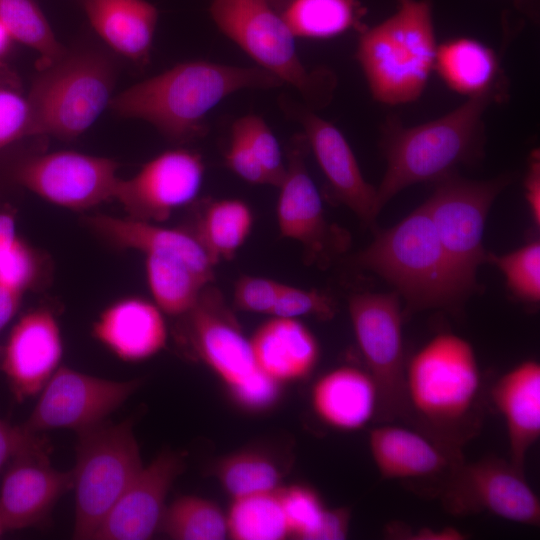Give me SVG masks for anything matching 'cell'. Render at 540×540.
I'll use <instances>...</instances> for the list:
<instances>
[{"label": "cell", "mask_w": 540, "mask_h": 540, "mask_svg": "<svg viewBox=\"0 0 540 540\" xmlns=\"http://www.w3.org/2000/svg\"><path fill=\"white\" fill-rule=\"evenodd\" d=\"M482 392L471 344L441 333L406 361L401 419L439 442L463 449L480 432Z\"/></svg>", "instance_id": "cell-1"}, {"label": "cell", "mask_w": 540, "mask_h": 540, "mask_svg": "<svg viewBox=\"0 0 540 540\" xmlns=\"http://www.w3.org/2000/svg\"><path fill=\"white\" fill-rule=\"evenodd\" d=\"M283 82L256 67L188 61L134 84L113 96L119 116L146 121L165 138L186 143L204 136L209 112L244 89H271Z\"/></svg>", "instance_id": "cell-2"}, {"label": "cell", "mask_w": 540, "mask_h": 540, "mask_svg": "<svg viewBox=\"0 0 540 540\" xmlns=\"http://www.w3.org/2000/svg\"><path fill=\"white\" fill-rule=\"evenodd\" d=\"M498 96L495 91L470 97L448 114L413 127L389 119L382 133L387 167L376 188L377 215L406 187L438 181L458 164L478 158L484 140L483 115Z\"/></svg>", "instance_id": "cell-3"}, {"label": "cell", "mask_w": 540, "mask_h": 540, "mask_svg": "<svg viewBox=\"0 0 540 540\" xmlns=\"http://www.w3.org/2000/svg\"><path fill=\"white\" fill-rule=\"evenodd\" d=\"M355 262L394 286L406 312L456 311L472 292L446 255L425 203L392 228L377 232Z\"/></svg>", "instance_id": "cell-4"}, {"label": "cell", "mask_w": 540, "mask_h": 540, "mask_svg": "<svg viewBox=\"0 0 540 540\" xmlns=\"http://www.w3.org/2000/svg\"><path fill=\"white\" fill-rule=\"evenodd\" d=\"M437 43L429 0H408L381 23L360 31L356 59L373 98L412 102L434 69Z\"/></svg>", "instance_id": "cell-5"}, {"label": "cell", "mask_w": 540, "mask_h": 540, "mask_svg": "<svg viewBox=\"0 0 540 540\" xmlns=\"http://www.w3.org/2000/svg\"><path fill=\"white\" fill-rule=\"evenodd\" d=\"M28 101L31 136L75 139L88 130L113 98L116 71L100 52H66L40 69Z\"/></svg>", "instance_id": "cell-6"}, {"label": "cell", "mask_w": 540, "mask_h": 540, "mask_svg": "<svg viewBox=\"0 0 540 540\" xmlns=\"http://www.w3.org/2000/svg\"><path fill=\"white\" fill-rule=\"evenodd\" d=\"M217 28L250 56L257 66L294 87L311 109L326 105L335 86L325 69L309 71L301 62L295 36L281 13L267 0H212Z\"/></svg>", "instance_id": "cell-7"}, {"label": "cell", "mask_w": 540, "mask_h": 540, "mask_svg": "<svg viewBox=\"0 0 540 540\" xmlns=\"http://www.w3.org/2000/svg\"><path fill=\"white\" fill-rule=\"evenodd\" d=\"M131 419L107 420L77 432L72 472L75 495L73 538L93 539L104 518L142 469Z\"/></svg>", "instance_id": "cell-8"}, {"label": "cell", "mask_w": 540, "mask_h": 540, "mask_svg": "<svg viewBox=\"0 0 540 540\" xmlns=\"http://www.w3.org/2000/svg\"><path fill=\"white\" fill-rule=\"evenodd\" d=\"M349 315L366 371L378 391L376 422L401 419L406 360L399 296L359 293L349 300Z\"/></svg>", "instance_id": "cell-9"}, {"label": "cell", "mask_w": 540, "mask_h": 540, "mask_svg": "<svg viewBox=\"0 0 540 540\" xmlns=\"http://www.w3.org/2000/svg\"><path fill=\"white\" fill-rule=\"evenodd\" d=\"M508 182L506 176L474 181L452 172L437 181L432 196L425 202L446 255L472 291L478 267L488 260L483 247L486 218Z\"/></svg>", "instance_id": "cell-10"}, {"label": "cell", "mask_w": 540, "mask_h": 540, "mask_svg": "<svg viewBox=\"0 0 540 540\" xmlns=\"http://www.w3.org/2000/svg\"><path fill=\"white\" fill-rule=\"evenodd\" d=\"M437 498L453 516L486 512L518 524H540V500L524 470L497 456L473 462L464 460Z\"/></svg>", "instance_id": "cell-11"}, {"label": "cell", "mask_w": 540, "mask_h": 540, "mask_svg": "<svg viewBox=\"0 0 540 540\" xmlns=\"http://www.w3.org/2000/svg\"><path fill=\"white\" fill-rule=\"evenodd\" d=\"M118 168L107 157L63 150L20 160L12 179L56 206L84 211L114 199Z\"/></svg>", "instance_id": "cell-12"}, {"label": "cell", "mask_w": 540, "mask_h": 540, "mask_svg": "<svg viewBox=\"0 0 540 540\" xmlns=\"http://www.w3.org/2000/svg\"><path fill=\"white\" fill-rule=\"evenodd\" d=\"M140 379L114 381L60 366L39 392L26 429L76 432L93 427L117 410L141 385Z\"/></svg>", "instance_id": "cell-13"}, {"label": "cell", "mask_w": 540, "mask_h": 540, "mask_svg": "<svg viewBox=\"0 0 540 540\" xmlns=\"http://www.w3.org/2000/svg\"><path fill=\"white\" fill-rule=\"evenodd\" d=\"M305 136L296 135L288 149L284 177L279 184L277 224L280 235L299 242L310 263H327L348 246V237L325 218L320 194L305 165Z\"/></svg>", "instance_id": "cell-14"}, {"label": "cell", "mask_w": 540, "mask_h": 540, "mask_svg": "<svg viewBox=\"0 0 540 540\" xmlns=\"http://www.w3.org/2000/svg\"><path fill=\"white\" fill-rule=\"evenodd\" d=\"M369 449L381 477L415 492L438 497L465 460L462 449L439 442L411 426L380 423L370 430Z\"/></svg>", "instance_id": "cell-15"}, {"label": "cell", "mask_w": 540, "mask_h": 540, "mask_svg": "<svg viewBox=\"0 0 540 540\" xmlns=\"http://www.w3.org/2000/svg\"><path fill=\"white\" fill-rule=\"evenodd\" d=\"M202 157L187 149L165 151L132 177L120 178L114 199L133 219L161 223L198 195L203 177Z\"/></svg>", "instance_id": "cell-16"}, {"label": "cell", "mask_w": 540, "mask_h": 540, "mask_svg": "<svg viewBox=\"0 0 540 540\" xmlns=\"http://www.w3.org/2000/svg\"><path fill=\"white\" fill-rule=\"evenodd\" d=\"M51 445L43 435L9 462L0 486L5 530L44 526L57 501L72 489V472L50 462Z\"/></svg>", "instance_id": "cell-17"}, {"label": "cell", "mask_w": 540, "mask_h": 540, "mask_svg": "<svg viewBox=\"0 0 540 540\" xmlns=\"http://www.w3.org/2000/svg\"><path fill=\"white\" fill-rule=\"evenodd\" d=\"M181 317L184 341L228 388L258 369L250 340L215 287L208 284L195 305Z\"/></svg>", "instance_id": "cell-18"}, {"label": "cell", "mask_w": 540, "mask_h": 540, "mask_svg": "<svg viewBox=\"0 0 540 540\" xmlns=\"http://www.w3.org/2000/svg\"><path fill=\"white\" fill-rule=\"evenodd\" d=\"M287 115L303 128V135L323 172L334 197L362 222L370 225L377 216L376 188L363 177L356 157L341 131L306 105L281 100Z\"/></svg>", "instance_id": "cell-19"}, {"label": "cell", "mask_w": 540, "mask_h": 540, "mask_svg": "<svg viewBox=\"0 0 540 540\" xmlns=\"http://www.w3.org/2000/svg\"><path fill=\"white\" fill-rule=\"evenodd\" d=\"M63 340L59 322L47 307L24 313L2 346L0 370L18 402L33 397L61 366Z\"/></svg>", "instance_id": "cell-20"}, {"label": "cell", "mask_w": 540, "mask_h": 540, "mask_svg": "<svg viewBox=\"0 0 540 540\" xmlns=\"http://www.w3.org/2000/svg\"><path fill=\"white\" fill-rule=\"evenodd\" d=\"M185 467V454L163 450L137 473L93 539L146 540L160 528L166 496Z\"/></svg>", "instance_id": "cell-21"}, {"label": "cell", "mask_w": 540, "mask_h": 540, "mask_svg": "<svg viewBox=\"0 0 540 540\" xmlns=\"http://www.w3.org/2000/svg\"><path fill=\"white\" fill-rule=\"evenodd\" d=\"M92 335L120 360L140 362L165 347L167 326L154 302L131 296L107 306L94 322Z\"/></svg>", "instance_id": "cell-22"}, {"label": "cell", "mask_w": 540, "mask_h": 540, "mask_svg": "<svg viewBox=\"0 0 540 540\" xmlns=\"http://www.w3.org/2000/svg\"><path fill=\"white\" fill-rule=\"evenodd\" d=\"M491 400L507 429L509 461L524 470L528 451L540 437V365L526 360L497 379Z\"/></svg>", "instance_id": "cell-23"}, {"label": "cell", "mask_w": 540, "mask_h": 540, "mask_svg": "<svg viewBox=\"0 0 540 540\" xmlns=\"http://www.w3.org/2000/svg\"><path fill=\"white\" fill-rule=\"evenodd\" d=\"M311 402L326 425L341 431H357L376 420L379 399L366 369L342 366L316 381Z\"/></svg>", "instance_id": "cell-24"}, {"label": "cell", "mask_w": 540, "mask_h": 540, "mask_svg": "<svg viewBox=\"0 0 540 540\" xmlns=\"http://www.w3.org/2000/svg\"><path fill=\"white\" fill-rule=\"evenodd\" d=\"M87 222L96 233L117 248L137 250L144 255H175L213 279L215 264L194 234L128 216L121 218L99 214L89 217Z\"/></svg>", "instance_id": "cell-25"}, {"label": "cell", "mask_w": 540, "mask_h": 540, "mask_svg": "<svg viewBox=\"0 0 540 540\" xmlns=\"http://www.w3.org/2000/svg\"><path fill=\"white\" fill-rule=\"evenodd\" d=\"M257 367L283 383L306 378L319 359V345L311 331L295 318L274 317L250 340Z\"/></svg>", "instance_id": "cell-26"}, {"label": "cell", "mask_w": 540, "mask_h": 540, "mask_svg": "<svg viewBox=\"0 0 540 540\" xmlns=\"http://www.w3.org/2000/svg\"><path fill=\"white\" fill-rule=\"evenodd\" d=\"M98 35L117 53L143 64L152 48L157 8L146 0H80Z\"/></svg>", "instance_id": "cell-27"}, {"label": "cell", "mask_w": 540, "mask_h": 540, "mask_svg": "<svg viewBox=\"0 0 540 540\" xmlns=\"http://www.w3.org/2000/svg\"><path fill=\"white\" fill-rule=\"evenodd\" d=\"M434 68L450 89L468 98L498 91L496 54L475 39L460 37L438 45Z\"/></svg>", "instance_id": "cell-28"}, {"label": "cell", "mask_w": 540, "mask_h": 540, "mask_svg": "<svg viewBox=\"0 0 540 540\" xmlns=\"http://www.w3.org/2000/svg\"><path fill=\"white\" fill-rule=\"evenodd\" d=\"M145 273L154 303L168 315L181 317L197 302L212 279L180 257L146 254Z\"/></svg>", "instance_id": "cell-29"}, {"label": "cell", "mask_w": 540, "mask_h": 540, "mask_svg": "<svg viewBox=\"0 0 540 540\" xmlns=\"http://www.w3.org/2000/svg\"><path fill=\"white\" fill-rule=\"evenodd\" d=\"M280 13L295 38L328 39L364 29L358 0H288Z\"/></svg>", "instance_id": "cell-30"}, {"label": "cell", "mask_w": 540, "mask_h": 540, "mask_svg": "<svg viewBox=\"0 0 540 540\" xmlns=\"http://www.w3.org/2000/svg\"><path fill=\"white\" fill-rule=\"evenodd\" d=\"M253 216L239 199H223L207 206L194 234L211 261L230 260L247 239Z\"/></svg>", "instance_id": "cell-31"}, {"label": "cell", "mask_w": 540, "mask_h": 540, "mask_svg": "<svg viewBox=\"0 0 540 540\" xmlns=\"http://www.w3.org/2000/svg\"><path fill=\"white\" fill-rule=\"evenodd\" d=\"M227 532L236 540H281L289 536L278 488L234 498Z\"/></svg>", "instance_id": "cell-32"}, {"label": "cell", "mask_w": 540, "mask_h": 540, "mask_svg": "<svg viewBox=\"0 0 540 540\" xmlns=\"http://www.w3.org/2000/svg\"><path fill=\"white\" fill-rule=\"evenodd\" d=\"M0 22L13 41L38 53V70L50 66L67 52L33 0H0Z\"/></svg>", "instance_id": "cell-33"}, {"label": "cell", "mask_w": 540, "mask_h": 540, "mask_svg": "<svg viewBox=\"0 0 540 540\" xmlns=\"http://www.w3.org/2000/svg\"><path fill=\"white\" fill-rule=\"evenodd\" d=\"M160 529L175 540H221L227 534V521L215 503L186 495L165 508Z\"/></svg>", "instance_id": "cell-34"}, {"label": "cell", "mask_w": 540, "mask_h": 540, "mask_svg": "<svg viewBox=\"0 0 540 540\" xmlns=\"http://www.w3.org/2000/svg\"><path fill=\"white\" fill-rule=\"evenodd\" d=\"M215 475L225 491L234 498L277 489L281 472L267 455L240 451L223 458Z\"/></svg>", "instance_id": "cell-35"}, {"label": "cell", "mask_w": 540, "mask_h": 540, "mask_svg": "<svg viewBox=\"0 0 540 540\" xmlns=\"http://www.w3.org/2000/svg\"><path fill=\"white\" fill-rule=\"evenodd\" d=\"M43 261L17 233L12 212H0V283L23 292L40 281Z\"/></svg>", "instance_id": "cell-36"}, {"label": "cell", "mask_w": 540, "mask_h": 540, "mask_svg": "<svg viewBox=\"0 0 540 540\" xmlns=\"http://www.w3.org/2000/svg\"><path fill=\"white\" fill-rule=\"evenodd\" d=\"M502 271L511 292L528 303L540 300V244L533 241L504 255H488Z\"/></svg>", "instance_id": "cell-37"}, {"label": "cell", "mask_w": 540, "mask_h": 540, "mask_svg": "<svg viewBox=\"0 0 540 540\" xmlns=\"http://www.w3.org/2000/svg\"><path fill=\"white\" fill-rule=\"evenodd\" d=\"M289 536L313 540L326 507L319 494L304 485L278 489Z\"/></svg>", "instance_id": "cell-38"}, {"label": "cell", "mask_w": 540, "mask_h": 540, "mask_svg": "<svg viewBox=\"0 0 540 540\" xmlns=\"http://www.w3.org/2000/svg\"><path fill=\"white\" fill-rule=\"evenodd\" d=\"M231 132L247 143L268 173L272 186L278 187L284 177L286 165L280 145L266 122L257 115H245L233 123Z\"/></svg>", "instance_id": "cell-39"}, {"label": "cell", "mask_w": 540, "mask_h": 540, "mask_svg": "<svg viewBox=\"0 0 540 540\" xmlns=\"http://www.w3.org/2000/svg\"><path fill=\"white\" fill-rule=\"evenodd\" d=\"M31 136V111L28 97L12 80L0 79V150Z\"/></svg>", "instance_id": "cell-40"}, {"label": "cell", "mask_w": 540, "mask_h": 540, "mask_svg": "<svg viewBox=\"0 0 540 540\" xmlns=\"http://www.w3.org/2000/svg\"><path fill=\"white\" fill-rule=\"evenodd\" d=\"M335 310L328 295L284 284L270 315L284 318L310 315L327 320L334 316Z\"/></svg>", "instance_id": "cell-41"}, {"label": "cell", "mask_w": 540, "mask_h": 540, "mask_svg": "<svg viewBox=\"0 0 540 540\" xmlns=\"http://www.w3.org/2000/svg\"><path fill=\"white\" fill-rule=\"evenodd\" d=\"M283 285L270 278L243 276L235 284L234 305L246 312L271 314Z\"/></svg>", "instance_id": "cell-42"}, {"label": "cell", "mask_w": 540, "mask_h": 540, "mask_svg": "<svg viewBox=\"0 0 540 540\" xmlns=\"http://www.w3.org/2000/svg\"><path fill=\"white\" fill-rule=\"evenodd\" d=\"M281 382L259 368L240 383L229 387L233 399L243 408L261 411L271 407L280 394Z\"/></svg>", "instance_id": "cell-43"}, {"label": "cell", "mask_w": 540, "mask_h": 540, "mask_svg": "<svg viewBox=\"0 0 540 540\" xmlns=\"http://www.w3.org/2000/svg\"><path fill=\"white\" fill-rule=\"evenodd\" d=\"M229 169L244 181L258 185H272V181L247 143L231 132V141L225 155Z\"/></svg>", "instance_id": "cell-44"}, {"label": "cell", "mask_w": 540, "mask_h": 540, "mask_svg": "<svg viewBox=\"0 0 540 540\" xmlns=\"http://www.w3.org/2000/svg\"><path fill=\"white\" fill-rule=\"evenodd\" d=\"M384 535L390 539L401 540H463L467 538L464 532L452 526L442 528L424 526L415 530L401 522L387 524Z\"/></svg>", "instance_id": "cell-45"}, {"label": "cell", "mask_w": 540, "mask_h": 540, "mask_svg": "<svg viewBox=\"0 0 540 540\" xmlns=\"http://www.w3.org/2000/svg\"><path fill=\"white\" fill-rule=\"evenodd\" d=\"M42 433L32 432L23 425H11L0 419V470L20 451L37 442Z\"/></svg>", "instance_id": "cell-46"}, {"label": "cell", "mask_w": 540, "mask_h": 540, "mask_svg": "<svg viewBox=\"0 0 540 540\" xmlns=\"http://www.w3.org/2000/svg\"><path fill=\"white\" fill-rule=\"evenodd\" d=\"M351 512L346 507L326 508L313 540H341L348 535Z\"/></svg>", "instance_id": "cell-47"}, {"label": "cell", "mask_w": 540, "mask_h": 540, "mask_svg": "<svg viewBox=\"0 0 540 540\" xmlns=\"http://www.w3.org/2000/svg\"><path fill=\"white\" fill-rule=\"evenodd\" d=\"M525 196L535 224H540V157L534 150L529 157V164L524 181Z\"/></svg>", "instance_id": "cell-48"}, {"label": "cell", "mask_w": 540, "mask_h": 540, "mask_svg": "<svg viewBox=\"0 0 540 540\" xmlns=\"http://www.w3.org/2000/svg\"><path fill=\"white\" fill-rule=\"evenodd\" d=\"M25 292L0 283V332L16 315Z\"/></svg>", "instance_id": "cell-49"}, {"label": "cell", "mask_w": 540, "mask_h": 540, "mask_svg": "<svg viewBox=\"0 0 540 540\" xmlns=\"http://www.w3.org/2000/svg\"><path fill=\"white\" fill-rule=\"evenodd\" d=\"M12 41L13 40L11 39V37L8 34L7 30L5 29V27L0 22V65H1V60L3 59V57L8 52Z\"/></svg>", "instance_id": "cell-50"}, {"label": "cell", "mask_w": 540, "mask_h": 540, "mask_svg": "<svg viewBox=\"0 0 540 540\" xmlns=\"http://www.w3.org/2000/svg\"><path fill=\"white\" fill-rule=\"evenodd\" d=\"M279 12L283 9L288 0H267Z\"/></svg>", "instance_id": "cell-51"}, {"label": "cell", "mask_w": 540, "mask_h": 540, "mask_svg": "<svg viewBox=\"0 0 540 540\" xmlns=\"http://www.w3.org/2000/svg\"><path fill=\"white\" fill-rule=\"evenodd\" d=\"M4 531H5V526H4L2 517H1V515H0V536L2 535V533H3Z\"/></svg>", "instance_id": "cell-52"}, {"label": "cell", "mask_w": 540, "mask_h": 540, "mask_svg": "<svg viewBox=\"0 0 540 540\" xmlns=\"http://www.w3.org/2000/svg\"><path fill=\"white\" fill-rule=\"evenodd\" d=\"M524 1H525V0H515V2H516L517 4H519V6H520L521 8L525 6Z\"/></svg>", "instance_id": "cell-53"}, {"label": "cell", "mask_w": 540, "mask_h": 540, "mask_svg": "<svg viewBox=\"0 0 540 540\" xmlns=\"http://www.w3.org/2000/svg\"><path fill=\"white\" fill-rule=\"evenodd\" d=\"M406 1H408V0H397L398 4L406 2Z\"/></svg>", "instance_id": "cell-54"}, {"label": "cell", "mask_w": 540, "mask_h": 540, "mask_svg": "<svg viewBox=\"0 0 540 540\" xmlns=\"http://www.w3.org/2000/svg\"><path fill=\"white\" fill-rule=\"evenodd\" d=\"M1 355H2V345H0V361H1Z\"/></svg>", "instance_id": "cell-55"}]
</instances>
